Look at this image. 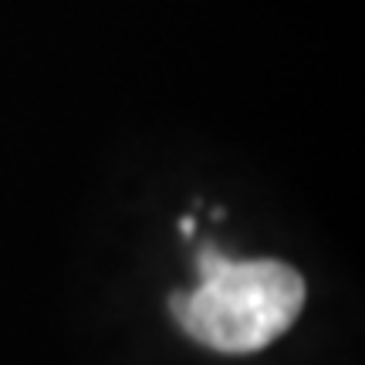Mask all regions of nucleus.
<instances>
[{"label": "nucleus", "mask_w": 365, "mask_h": 365, "mask_svg": "<svg viewBox=\"0 0 365 365\" xmlns=\"http://www.w3.org/2000/svg\"><path fill=\"white\" fill-rule=\"evenodd\" d=\"M308 304V281L284 257H237L213 240L193 254V281L166 301L182 339L213 355L244 359L271 349L298 325Z\"/></svg>", "instance_id": "obj_1"}]
</instances>
